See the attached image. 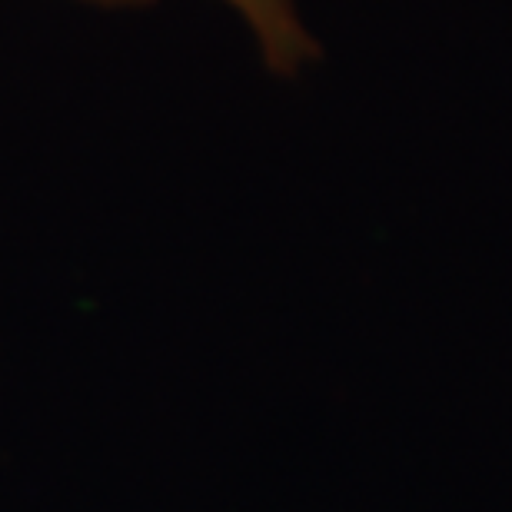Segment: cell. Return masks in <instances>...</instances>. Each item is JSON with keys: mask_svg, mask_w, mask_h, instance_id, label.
Returning <instances> with one entry per match:
<instances>
[{"mask_svg": "<svg viewBox=\"0 0 512 512\" xmlns=\"http://www.w3.org/2000/svg\"><path fill=\"white\" fill-rule=\"evenodd\" d=\"M90 4L127 7V4H150V0H90ZM247 20L253 30L256 47L263 60L276 74H296L303 64L316 57V40L303 27L293 0H223Z\"/></svg>", "mask_w": 512, "mask_h": 512, "instance_id": "obj_1", "label": "cell"}]
</instances>
